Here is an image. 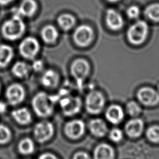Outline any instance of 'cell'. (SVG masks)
Listing matches in <instances>:
<instances>
[{"instance_id": "836d02e7", "label": "cell", "mask_w": 159, "mask_h": 159, "mask_svg": "<svg viewBox=\"0 0 159 159\" xmlns=\"http://www.w3.org/2000/svg\"><path fill=\"white\" fill-rule=\"evenodd\" d=\"M37 159H58L57 157L52 153L45 152L39 155Z\"/></svg>"}, {"instance_id": "6da1fadb", "label": "cell", "mask_w": 159, "mask_h": 159, "mask_svg": "<svg viewBox=\"0 0 159 159\" xmlns=\"http://www.w3.org/2000/svg\"><path fill=\"white\" fill-rule=\"evenodd\" d=\"M55 102L53 96H49L44 92H39L32 98V106L37 116L45 118L52 114Z\"/></svg>"}, {"instance_id": "484cf974", "label": "cell", "mask_w": 159, "mask_h": 159, "mask_svg": "<svg viewBox=\"0 0 159 159\" xmlns=\"http://www.w3.org/2000/svg\"><path fill=\"white\" fill-rule=\"evenodd\" d=\"M144 15L149 20L159 22V2H154L148 5L144 10Z\"/></svg>"}, {"instance_id": "7402d4cb", "label": "cell", "mask_w": 159, "mask_h": 159, "mask_svg": "<svg viewBox=\"0 0 159 159\" xmlns=\"http://www.w3.org/2000/svg\"><path fill=\"white\" fill-rule=\"evenodd\" d=\"M14 56L12 47L7 44L0 45V68L7 66Z\"/></svg>"}, {"instance_id": "603a6c76", "label": "cell", "mask_w": 159, "mask_h": 159, "mask_svg": "<svg viewBox=\"0 0 159 159\" xmlns=\"http://www.w3.org/2000/svg\"><path fill=\"white\" fill-rule=\"evenodd\" d=\"M58 25L64 30H69L72 29L76 24V19L73 16L68 13H63L57 18Z\"/></svg>"}, {"instance_id": "52a82bcc", "label": "cell", "mask_w": 159, "mask_h": 159, "mask_svg": "<svg viewBox=\"0 0 159 159\" xmlns=\"http://www.w3.org/2000/svg\"><path fill=\"white\" fill-rule=\"evenodd\" d=\"M39 49V41L32 37H25L19 45V51L21 56L29 60L34 58L38 54Z\"/></svg>"}, {"instance_id": "7a4b0ae2", "label": "cell", "mask_w": 159, "mask_h": 159, "mask_svg": "<svg viewBox=\"0 0 159 159\" xmlns=\"http://www.w3.org/2000/svg\"><path fill=\"white\" fill-rule=\"evenodd\" d=\"M25 25L22 17L17 14L14 16L4 22L1 27L2 36L9 40H16L24 34Z\"/></svg>"}, {"instance_id": "e0dca14e", "label": "cell", "mask_w": 159, "mask_h": 159, "mask_svg": "<svg viewBox=\"0 0 159 159\" xmlns=\"http://www.w3.org/2000/svg\"><path fill=\"white\" fill-rule=\"evenodd\" d=\"M88 129L94 137H102L106 135L108 131L106 122L101 119H93L88 123Z\"/></svg>"}, {"instance_id": "d590c367", "label": "cell", "mask_w": 159, "mask_h": 159, "mask_svg": "<svg viewBox=\"0 0 159 159\" xmlns=\"http://www.w3.org/2000/svg\"><path fill=\"white\" fill-rule=\"evenodd\" d=\"M14 0H0V5H7Z\"/></svg>"}, {"instance_id": "277c9868", "label": "cell", "mask_w": 159, "mask_h": 159, "mask_svg": "<svg viewBox=\"0 0 159 159\" xmlns=\"http://www.w3.org/2000/svg\"><path fill=\"white\" fill-rule=\"evenodd\" d=\"M105 105V98L103 94L96 90L90 91L86 96L84 106L86 111L91 114H99Z\"/></svg>"}, {"instance_id": "74e56055", "label": "cell", "mask_w": 159, "mask_h": 159, "mask_svg": "<svg viewBox=\"0 0 159 159\" xmlns=\"http://www.w3.org/2000/svg\"><path fill=\"white\" fill-rule=\"evenodd\" d=\"M157 91L159 93V84L157 85Z\"/></svg>"}, {"instance_id": "e575fe53", "label": "cell", "mask_w": 159, "mask_h": 159, "mask_svg": "<svg viewBox=\"0 0 159 159\" xmlns=\"http://www.w3.org/2000/svg\"><path fill=\"white\" fill-rule=\"evenodd\" d=\"M7 110V105L5 102L0 101V114H4Z\"/></svg>"}, {"instance_id": "d4e9b609", "label": "cell", "mask_w": 159, "mask_h": 159, "mask_svg": "<svg viewBox=\"0 0 159 159\" xmlns=\"http://www.w3.org/2000/svg\"><path fill=\"white\" fill-rule=\"evenodd\" d=\"M19 152L24 155L32 154L35 149V145L33 140L28 137L22 139L17 146Z\"/></svg>"}, {"instance_id": "f1b7e54d", "label": "cell", "mask_w": 159, "mask_h": 159, "mask_svg": "<svg viewBox=\"0 0 159 159\" xmlns=\"http://www.w3.org/2000/svg\"><path fill=\"white\" fill-rule=\"evenodd\" d=\"M12 134L10 129L5 125L0 123V145L7 143L11 139Z\"/></svg>"}, {"instance_id": "ffe728a7", "label": "cell", "mask_w": 159, "mask_h": 159, "mask_svg": "<svg viewBox=\"0 0 159 159\" xmlns=\"http://www.w3.org/2000/svg\"><path fill=\"white\" fill-rule=\"evenodd\" d=\"M13 119L19 124L27 125L32 122V115L26 107L16 109L12 111Z\"/></svg>"}, {"instance_id": "f546056e", "label": "cell", "mask_w": 159, "mask_h": 159, "mask_svg": "<svg viewBox=\"0 0 159 159\" xmlns=\"http://www.w3.org/2000/svg\"><path fill=\"white\" fill-rule=\"evenodd\" d=\"M109 137L110 140L114 142H119L123 139V132L118 128H114L109 132Z\"/></svg>"}, {"instance_id": "2e32d148", "label": "cell", "mask_w": 159, "mask_h": 159, "mask_svg": "<svg viewBox=\"0 0 159 159\" xmlns=\"http://www.w3.org/2000/svg\"><path fill=\"white\" fill-rule=\"evenodd\" d=\"M105 116L107 121L112 124L120 123L124 117L122 108L117 104L111 105L105 112Z\"/></svg>"}, {"instance_id": "cb8c5ba5", "label": "cell", "mask_w": 159, "mask_h": 159, "mask_svg": "<svg viewBox=\"0 0 159 159\" xmlns=\"http://www.w3.org/2000/svg\"><path fill=\"white\" fill-rule=\"evenodd\" d=\"M30 70V66L24 61L16 62L11 69L12 74L19 78H24L28 76Z\"/></svg>"}, {"instance_id": "ac0fdd59", "label": "cell", "mask_w": 159, "mask_h": 159, "mask_svg": "<svg viewBox=\"0 0 159 159\" xmlns=\"http://www.w3.org/2000/svg\"><path fill=\"white\" fill-rule=\"evenodd\" d=\"M114 148L106 143L98 145L93 152V159H114Z\"/></svg>"}, {"instance_id": "1f68e13d", "label": "cell", "mask_w": 159, "mask_h": 159, "mask_svg": "<svg viewBox=\"0 0 159 159\" xmlns=\"http://www.w3.org/2000/svg\"><path fill=\"white\" fill-rule=\"evenodd\" d=\"M72 159H91V158L86 152H78L73 155Z\"/></svg>"}, {"instance_id": "8d00e7d4", "label": "cell", "mask_w": 159, "mask_h": 159, "mask_svg": "<svg viewBox=\"0 0 159 159\" xmlns=\"http://www.w3.org/2000/svg\"><path fill=\"white\" fill-rule=\"evenodd\" d=\"M107 1L110 2H117L119 1L120 0H107Z\"/></svg>"}, {"instance_id": "4fadbf2b", "label": "cell", "mask_w": 159, "mask_h": 159, "mask_svg": "<svg viewBox=\"0 0 159 159\" xmlns=\"http://www.w3.org/2000/svg\"><path fill=\"white\" fill-rule=\"evenodd\" d=\"M105 21L107 27L112 30H119L124 26V19L122 15L114 9H109L106 11Z\"/></svg>"}, {"instance_id": "f35d334b", "label": "cell", "mask_w": 159, "mask_h": 159, "mask_svg": "<svg viewBox=\"0 0 159 159\" xmlns=\"http://www.w3.org/2000/svg\"><path fill=\"white\" fill-rule=\"evenodd\" d=\"M0 88H1V86H0Z\"/></svg>"}, {"instance_id": "5b68a950", "label": "cell", "mask_w": 159, "mask_h": 159, "mask_svg": "<svg viewBox=\"0 0 159 159\" xmlns=\"http://www.w3.org/2000/svg\"><path fill=\"white\" fill-rule=\"evenodd\" d=\"M73 39L78 47H86L90 45L94 39V30L87 24L80 25L74 30Z\"/></svg>"}, {"instance_id": "ba28073f", "label": "cell", "mask_w": 159, "mask_h": 159, "mask_svg": "<svg viewBox=\"0 0 159 159\" xmlns=\"http://www.w3.org/2000/svg\"><path fill=\"white\" fill-rule=\"evenodd\" d=\"M33 134L38 142L45 143L53 137L54 134L53 125L52 122L48 120L40 121L34 126Z\"/></svg>"}, {"instance_id": "9c48e42d", "label": "cell", "mask_w": 159, "mask_h": 159, "mask_svg": "<svg viewBox=\"0 0 159 159\" xmlns=\"http://www.w3.org/2000/svg\"><path fill=\"white\" fill-rule=\"evenodd\" d=\"M139 101L145 106H155L159 104V93L157 89L144 86L140 88L137 93Z\"/></svg>"}, {"instance_id": "3957f363", "label": "cell", "mask_w": 159, "mask_h": 159, "mask_svg": "<svg viewBox=\"0 0 159 159\" xmlns=\"http://www.w3.org/2000/svg\"><path fill=\"white\" fill-rule=\"evenodd\" d=\"M149 27L143 20H139L131 25L127 32V38L130 43L134 45L142 44L148 35Z\"/></svg>"}, {"instance_id": "4dcf8cb0", "label": "cell", "mask_w": 159, "mask_h": 159, "mask_svg": "<svg viewBox=\"0 0 159 159\" xmlns=\"http://www.w3.org/2000/svg\"><path fill=\"white\" fill-rule=\"evenodd\" d=\"M140 14V8L136 5H132L127 7L126 10V15L131 19H135L139 17Z\"/></svg>"}, {"instance_id": "8fae6325", "label": "cell", "mask_w": 159, "mask_h": 159, "mask_svg": "<svg viewBox=\"0 0 159 159\" xmlns=\"http://www.w3.org/2000/svg\"><path fill=\"white\" fill-rule=\"evenodd\" d=\"M85 132L84 122L81 119L71 120L66 123L64 127V132L66 136L72 140L81 138Z\"/></svg>"}, {"instance_id": "d6a6232c", "label": "cell", "mask_w": 159, "mask_h": 159, "mask_svg": "<svg viewBox=\"0 0 159 159\" xmlns=\"http://www.w3.org/2000/svg\"><path fill=\"white\" fill-rule=\"evenodd\" d=\"M32 68L35 71H40L43 68V63L40 60H36L33 62Z\"/></svg>"}, {"instance_id": "83f0119b", "label": "cell", "mask_w": 159, "mask_h": 159, "mask_svg": "<svg viewBox=\"0 0 159 159\" xmlns=\"http://www.w3.org/2000/svg\"><path fill=\"white\" fill-rule=\"evenodd\" d=\"M147 139L153 143H159V126L153 125L148 128L146 131Z\"/></svg>"}, {"instance_id": "44dd1931", "label": "cell", "mask_w": 159, "mask_h": 159, "mask_svg": "<svg viewBox=\"0 0 159 159\" xmlns=\"http://www.w3.org/2000/svg\"><path fill=\"white\" fill-rule=\"evenodd\" d=\"M40 36L42 40L46 43H53L58 37V32L53 25H47L41 30Z\"/></svg>"}, {"instance_id": "5bb4252c", "label": "cell", "mask_w": 159, "mask_h": 159, "mask_svg": "<svg viewBox=\"0 0 159 159\" xmlns=\"http://www.w3.org/2000/svg\"><path fill=\"white\" fill-rule=\"evenodd\" d=\"M144 128L143 121L141 119L134 117L129 120L125 125V132L126 134L132 139L139 137Z\"/></svg>"}, {"instance_id": "9a60e30c", "label": "cell", "mask_w": 159, "mask_h": 159, "mask_svg": "<svg viewBox=\"0 0 159 159\" xmlns=\"http://www.w3.org/2000/svg\"><path fill=\"white\" fill-rule=\"evenodd\" d=\"M37 8V4L35 0H23L14 14L21 17H30L36 12Z\"/></svg>"}, {"instance_id": "4316f807", "label": "cell", "mask_w": 159, "mask_h": 159, "mask_svg": "<svg viewBox=\"0 0 159 159\" xmlns=\"http://www.w3.org/2000/svg\"><path fill=\"white\" fill-rule=\"evenodd\" d=\"M126 111L130 116L136 117L141 113L142 108L139 103L134 101H130L126 104Z\"/></svg>"}, {"instance_id": "7c38bea8", "label": "cell", "mask_w": 159, "mask_h": 159, "mask_svg": "<svg viewBox=\"0 0 159 159\" xmlns=\"http://www.w3.org/2000/svg\"><path fill=\"white\" fill-rule=\"evenodd\" d=\"M25 90L23 86L18 83L9 85L6 90V98L8 103L12 106H16L21 103L25 98Z\"/></svg>"}, {"instance_id": "30bf717a", "label": "cell", "mask_w": 159, "mask_h": 159, "mask_svg": "<svg viewBox=\"0 0 159 159\" xmlns=\"http://www.w3.org/2000/svg\"><path fill=\"white\" fill-rule=\"evenodd\" d=\"M60 106L65 116H72L80 112L82 107V101L79 97L68 96L60 99Z\"/></svg>"}, {"instance_id": "8992f818", "label": "cell", "mask_w": 159, "mask_h": 159, "mask_svg": "<svg viewBox=\"0 0 159 159\" xmlns=\"http://www.w3.org/2000/svg\"><path fill=\"white\" fill-rule=\"evenodd\" d=\"M90 71L89 62L84 58H79L75 60L70 66V71L77 84L81 86L88 76Z\"/></svg>"}, {"instance_id": "d6986e66", "label": "cell", "mask_w": 159, "mask_h": 159, "mask_svg": "<svg viewBox=\"0 0 159 159\" xmlns=\"http://www.w3.org/2000/svg\"><path fill=\"white\" fill-rule=\"evenodd\" d=\"M59 81L58 74L52 69H48L45 71L41 76V84L47 88H55Z\"/></svg>"}]
</instances>
